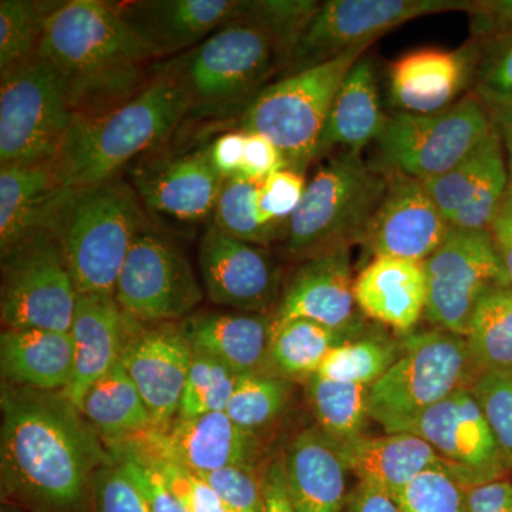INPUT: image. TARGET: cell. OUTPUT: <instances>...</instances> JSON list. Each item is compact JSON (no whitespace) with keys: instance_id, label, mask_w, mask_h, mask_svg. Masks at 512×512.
<instances>
[{"instance_id":"obj_1","label":"cell","mask_w":512,"mask_h":512,"mask_svg":"<svg viewBox=\"0 0 512 512\" xmlns=\"http://www.w3.org/2000/svg\"><path fill=\"white\" fill-rule=\"evenodd\" d=\"M2 487L37 512H79L110 450L62 393L2 384Z\"/></svg>"},{"instance_id":"obj_46","label":"cell","mask_w":512,"mask_h":512,"mask_svg":"<svg viewBox=\"0 0 512 512\" xmlns=\"http://www.w3.org/2000/svg\"><path fill=\"white\" fill-rule=\"evenodd\" d=\"M305 188L303 175L292 170L278 171L261 181L258 210L262 224L284 238L286 222L298 210Z\"/></svg>"},{"instance_id":"obj_32","label":"cell","mask_w":512,"mask_h":512,"mask_svg":"<svg viewBox=\"0 0 512 512\" xmlns=\"http://www.w3.org/2000/svg\"><path fill=\"white\" fill-rule=\"evenodd\" d=\"M60 191L53 163L0 167V252L46 229Z\"/></svg>"},{"instance_id":"obj_21","label":"cell","mask_w":512,"mask_h":512,"mask_svg":"<svg viewBox=\"0 0 512 512\" xmlns=\"http://www.w3.org/2000/svg\"><path fill=\"white\" fill-rule=\"evenodd\" d=\"M192 356L190 343L174 323L128 336L120 363L136 384L156 429L165 430L177 419Z\"/></svg>"},{"instance_id":"obj_37","label":"cell","mask_w":512,"mask_h":512,"mask_svg":"<svg viewBox=\"0 0 512 512\" xmlns=\"http://www.w3.org/2000/svg\"><path fill=\"white\" fill-rule=\"evenodd\" d=\"M402 353V340L396 342L382 336L360 335L330 350L316 375L370 387L397 362Z\"/></svg>"},{"instance_id":"obj_39","label":"cell","mask_w":512,"mask_h":512,"mask_svg":"<svg viewBox=\"0 0 512 512\" xmlns=\"http://www.w3.org/2000/svg\"><path fill=\"white\" fill-rule=\"evenodd\" d=\"M259 184L241 175L224 180L212 212V225L228 237L266 247L281 235L265 227L259 218Z\"/></svg>"},{"instance_id":"obj_55","label":"cell","mask_w":512,"mask_h":512,"mask_svg":"<svg viewBox=\"0 0 512 512\" xmlns=\"http://www.w3.org/2000/svg\"><path fill=\"white\" fill-rule=\"evenodd\" d=\"M488 229H490L498 255L510 276L512 286V180H510L504 200L495 212Z\"/></svg>"},{"instance_id":"obj_29","label":"cell","mask_w":512,"mask_h":512,"mask_svg":"<svg viewBox=\"0 0 512 512\" xmlns=\"http://www.w3.org/2000/svg\"><path fill=\"white\" fill-rule=\"evenodd\" d=\"M353 291L363 315L402 333L410 332L426 312L423 262L375 256L357 275Z\"/></svg>"},{"instance_id":"obj_58","label":"cell","mask_w":512,"mask_h":512,"mask_svg":"<svg viewBox=\"0 0 512 512\" xmlns=\"http://www.w3.org/2000/svg\"><path fill=\"white\" fill-rule=\"evenodd\" d=\"M505 512H512V511H505Z\"/></svg>"},{"instance_id":"obj_44","label":"cell","mask_w":512,"mask_h":512,"mask_svg":"<svg viewBox=\"0 0 512 512\" xmlns=\"http://www.w3.org/2000/svg\"><path fill=\"white\" fill-rule=\"evenodd\" d=\"M111 456L143 495L150 512H188L170 485L133 444L128 441L111 444Z\"/></svg>"},{"instance_id":"obj_16","label":"cell","mask_w":512,"mask_h":512,"mask_svg":"<svg viewBox=\"0 0 512 512\" xmlns=\"http://www.w3.org/2000/svg\"><path fill=\"white\" fill-rule=\"evenodd\" d=\"M384 173L386 191L362 245L375 256L424 262L440 247L450 224L421 181L396 171Z\"/></svg>"},{"instance_id":"obj_48","label":"cell","mask_w":512,"mask_h":512,"mask_svg":"<svg viewBox=\"0 0 512 512\" xmlns=\"http://www.w3.org/2000/svg\"><path fill=\"white\" fill-rule=\"evenodd\" d=\"M229 512H261L262 474L256 467L232 466L202 476Z\"/></svg>"},{"instance_id":"obj_23","label":"cell","mask_w":512,"mask_h":512,"mask_svg":"<svg viewBox=\"0 0 512 512\" xmlns=\"http://www.w3.org/2000/svg\"><path fill=\"white\" fill-rule=\"evenodd\" d=\"M130 320L114 295L77 296L70 329L74 345L73 379L62 394L80 412L90 387L120 362L131 333Z\"/></svg>"},{"instance_id":"obj_12","label":"cell","mask_w":512,"mask_h":512,"mask_svg":"<svg viewBox=\"0 0 512 512\" xmlns=\"http://www.w3.org/2000/svg\"><path fill=\"white\" fill-rule=\"evenodd\" d=\"M426 316L436 329L466 338L478 303L497 289L512 288L490 229L451 227L439 248L423 262Z\"/></svg>"},{"instance_id":"obj_30","label":"cell","mask_w":512,"mask_h":512,"mask_svg":"<svg viewBox=\"0 0 512 512\" xmlns=\"http://www.w3.org/2000/svg\"><path fill=\"white\" fill-rule=\"evenodd\" d=\"M0 370L3 383L63 393L73 379L72 335L57 330L3 329Z\"/></svg>"},{"instance_id":"obj_6","label":"cell","mask_w":512,"mask_h":512,"mask_svg":"<svg viewBox=\"0 0 512 512\" xmlns=\"http://www.w3.org/2000/svg\"><path fill=\"white\" fill-rule=\"evenodd\" d=\"M386 187V173L376 164L357 154H335L306 184L298 210L286 222V258L305 262L362 244Z\"/></svg>"},{"instance_id":"obj_42","label":"cell","mask_w":512,"mask_h":512,"mask_svg":"<svg viewBox=\"0 0 512 512\" xmlns=\"http://www.w3.org/2000/svg\"><path fill=\"white\" fill-rule=\"evenodd\" d=\"M467 490L440 463L414 477L394 500L402 512H466Z\"/></svg>"},{"instance_id":"obj_54","label":"cell","mask_w":512,"mask_h":512,"mask_svg":"<svg viewBox=\"0 0 512 512\" xmlns=\"http://www.w3.org/2000/svg\"><path fill=\"white\" fill-rule=\"evenodd\" d=\"M512 511L511 481L495 480L468 488L466 512Z\"/></svg>"},{"instance_id":"obj_51","label":"cell","mask_w":512,"mask_h":512,"mask_svg":"<svg viewBox=\"0 0 512 512\" xmlns=\"http://www.w3.org/2000/svg\"><path fill=\"white\" fill-rule=\"evenodd\" d=\"M245 134H247V140H245L244 158H242L241 173H239L241 177L261 183L269 175L286 170L285 158L272 141L261 134Z\"/></svg>"},{"instance_id":"obj_45","label":"cell","mask_w":512,"mask_h":512,"mask_svg":"<svg viewBox=\"0 0 512 512\" xmlns=\"http://www.w3.org/2000/svg\"><path fill=\"white\" fill-rule=\"evenodd\" d=\"M470 389L512 466V372L481 373Z\"/></svg>"},{"instance_id":"obj_31","label":"cell","mask_w":512,"mask_h":512,"mask_svg":"<svg viewBox=\"0 0 512 512\" xmlns=\"http://www.w3.org/2000/svg\"><path fill=\"white\" fill-rule=\"evenodd\" d=\"M348 473L396 497L414 477L443 463L427 441L412 433L359 436L335 443Z\"/></svg>"},{"instance_id":"obj_17","label":"cell","mask_w":512,"mask_h":512,"mask_svg":"<svg viewBox=\"0 0 512 512\" xmlns=\"http://www.w3.org/2000/svg\"><path fill=\"white\" fill-rule=\"evenodd\" d=\"M202 282L212 302L265 313L279 298V271L264 247L228 237L210 225L198 249Z\"/></svg>"},{"instance_id":"obj_34","label":"cell","mask_w":512,"mask_h":512,"mask_svg":"<svg viewBox=\"0 0 512 512\" xmlns=\"http://www.w3.org/2000/svg\"><path fill=\"white\" fill-rule=\"evenodd\" d=\"M360 335L328 328L309 319H292L276 325L269 348V373L291 382H308L318 373L330 350Z\"/></svg>"},{"instance_id":"obj_28","label":"cell","mask_w":512,"mask_h":512,"mask_svg":"<svg viewBox=\"0 0 512 512\" xmlns=\"http://www.w3.org/2000/svg\"><path fill=\"white\" fill-rule=\"evenodd\" d=\"M386 119L380 104L376 63L365 53L340 84L320 136L316 160L335 151L362 156V151L379 137Z\"/></svg>"},{"instance_id":"obj_13","label":"cell","mask_w":512,"mask_h":512,"mask_svg":"<svg viewBox=\"0 0 512 512\" xmlns=\"http://www.w3.org/2000/svg\"><path fill=\"white\" fill-rule=\"evenodd\" d=\"M467 0H328L296 43L284 77L336 59L353 47L375 43L421 16L468 12Z\"/></svg>"},{"instance_id":"obj_2","label":"cell","mask_w":512,"mask_h":512,"mask_svg":"<svg viewBox=\"0 0 512 512\" xmlns=\"http://www.w3.org/2000/svg\"><path fill=\"white\" fill-rule=\"evenodd\" d=\"M37 56L64 74L76 114L106 110L133 96L144 66L156 59L116 6L100 0L59 2Z\"/></svg>"},{"instance_id":"obj_50","label":"cell","mask_w":512,"mask_h":512,"mask_svg":"<svg viewBox=\"0 0 512 512\" xmlns=\"http://www.w3.org/2000/svg\"><path fill=\"white\" fill-rule=\"evenodd\" d=\"M471 39L483 46L512 37V0H476L470 9Z\"/></svg>"},{"instance_id":"obj_4","label":"cell","mask_w":512,"mask_h":512,"mask_svg":"<svg viewBox=\"0 0 512 512\" xmlns=\"http://www.w3.org/2000/svg\"><path fill=\"white\" fill-rule=\"evenodd\" d=\"M147 227L137 192L117 177L60 191L46 229L59 241L77 293L114 295L128 252Z\"/></svg>"},{"instance_id":"obj_38","label":"cell","mask_w":512,"mask_h":512,"mask_svg":"<svg viewBox=\"0 0 512 512\" xmlns=\"http://www.w3.org/2000/svg\"><path fill=\"white\" fill-rule=\"evenodd\" d=\"M59 2H0V73L39 55L47 19Z\"/></svg>"},{"instance_id":"obj_49","label":"cell","mask_w":512,"mask_h":512,"mask_svg":"<svg viewBox=\"0 0 512 512\" xmlns=\"http://www.w3.org/2000/svg\"><path fill=\"white\" fill-rule=\"evenodd\" d=\"M92 500L96 512H150L143 495L114 458L94 476Z\"/></svg>"},{"instance_id":"obj_5","label":"cell","mask_w":512,"mask_h":512,"mask_svg":"<svg viewBox=\"0 0 512 512\" xmlns=\"http://www.w3.org/2000/svg\"><path fill=\"white\" fill-rule=\"evenodd\" d=\"M284 47L258 20L244 16L175 57L160 70L174 77L190 101L188 116L214 119L242 113L269 77L284 72Z\"/></svg>"},{"instance_id":"obj_59","label":"cell","mask_w":512,"mask_h":512,"mask_svg":"<svg viewBox=\"0 0 512 512\" xmlns=\"http://www.w3.org/2000/svg\"><path fill=\"white\" fill-rule=\"evenodd\" d=\"M511 180H512V178H511Z\"/></svg>"},{"instance_id":"obj_57","label":"cell","mask_w":512,"mask_h":512,"mask_svg":"<svg viewBox=\"0 0 512 512\" xmlns=\"http://www.w3.org/2000/svg\"><path fill=\"white\" fill-rule=\"evenodd\" d=\"M494 126L503 138L505 154H507L508 168L512 178V109L490 111Z\"/></svg>"},{"instance_id":"obj_9","label":"cell","mask_w":512,"mask_h":512,"mask_svg":"<svg viewBox=\"0 0 512 512\" xmlns=\"http://www.w3.org/2000/svg\"><path fill=\"white\" fill-rule=\"evenodd\" d=\"M74 116L76 109L69 82L45 57H33L2 73V167L53 163Z\"/></svg>"},{"instance_id":"obj_14","label":"cell","mask_w":512,"mask_h":512,"mask_svg":"<svg viewBox=\"0 0 512 512\" xmlns=\"http://www.w3.org/2000/svg\"><path fill=\"white\" fill-rule=\"evenodd\" d=\"M114 296L128 318L154 325L184 320L202 301L187 259L150 225L128 252Z\"/></svg>"},{"instance_id":"obj_35","label":"cell","mask_w":512,"mask_h":512,"mask_svg":"<svg viewBox=\"0 0 512 512\" xmlns=\"http://www.w3.org/2000/svg\"><path fill=\"white\" fill-rule=\"evenodd\" d=\"M466 340L477 375L512 372V288L497 289L481 299Z\"/></svg>"},{"instance_id":"obj_8","label":"cell","mask_w":512,"mask_h":512,"mask_svg":"<svg viewBox=\"0 0 512 512\" xmlns=\"http://www.w3.org/2000/svg\"><path fill=\"white\" fill-rule=\"evenodd\" d=\"M402 345V356L369 389V417L386 434L407 433L421 414L478 376L464 336L424 330Z\"/></svg>"},{"instance_id":"obj_47","label":"cell","mask_w":512,"mask_h":512,"mask_svg":"<svg viewBox=\"0 0 512 512\" xmlns=\"http://www.w3.org/2000/svg\"><path fill=\"white\" fill-rule=\"evenodd\" d=\"M484 47H491V52L484 50L474 83V94L483 101L488 111L511 110L512 37Z\"/></svg>"},{"instance_id":"obj_15","label":"cell","mask_w":512,"mask_h":512,"mask_svg":"<svg viewBox=\"0 0 512 512\" xmlns=\"http://www.w3.org/2000/svg\"><path fill=\"white\" fill-rule=\"evenodd\" d=\"M407 433L427 441L467 488L501 480L510 467L470 387L434 404Z\"/></svg>"},{"instance_id":"obj_26","label":"cell","mask_w":512,"mask_h":512,"mask_svg":"<svg viewBox=\"0 0 512 512\" xmlns=\"http://www.w3.org/2000/svg\"><path fill=\"white\" fill-rule=\"evenodd\" d=\"M157 434L171 457L201 477L232 466L255 467L259 457L256 434L235 424L227 412L175 419Z\"/></svg>"},{"instance_id":"obj_40","label":"cell","mask_w":512,"mask_h":512,"mask_svg":"<svg viewBox=\"0 0 512 512\" xmlns=\"http://www.w3.org/2000/svg\"><path fill=\"white\" fill-rule=\"evenodd\" d=\"M291 390V380L271 373L239 376L225 412L239 427L256 434L281 416Z\"/></svg>"},{"instance_id":"obj_52","label":"cell","mask_w":512,"mask_h":512,"mask_svg":"<svg viewBox=\"0 0 512 512\" xmlns=\"http://www.w3.org/2000/svg\"><path fill=\"white\" fill-rule=\"evenodd\" d=\"M245 140L247 134L244 131H229L212 141L211 146L207 148L210 163L222 180L237 177L241 173Z\"/></svg>"},{"instance_id":"obj_10","label":"cell","mask_w":512,"mask_h":512,"mask_svg":"<svg viewBox=\"0 0 512 512\" xmlns=\"http://www.w3.org/2000/svg\"><path fill=\"white\" fill-rule=\"evenodd\" d=\"M494 127L490 111L474 93L436 113L394 111L375 141L376 165L419 181L431 180L466 158Z\"/></svg>"},{"instance_id":"obj_11","label":"cell","mask_w":512,"mask_h":512,"mask_svg":"<svg viewBox=\"0 0 512 512\" xmlns=\"http://www.w3.org/2000/svg\"><path fill=\"white\" fill-rule=\"evenodd\" d=\"M77 296L62 248L49 229H39L2 252L3 328L70 332Z\"/></svg>"},{"instance_id":"obj_36","label":"cell","mask_w":512,"mask_h":512,"mask_svg":"<svg viewBox=\"0 0 512 512\" xmlns=\"http://www.w3.org/2000/svg\"><path fill=\"white\" fill-rule=\"evenodd\" d=\"M369 389L363 384L336 382L318 375L308 380V400L318 427L333 443L365 434Z\"/></svg>"},{"instance_id":"obj_41","label":"cell","mask_w":512,"mask_h":512,"mask_svg":"<svg viewBox=\"0 0 512 512\" xmlns=\"http://www.w3.org/2000/svg\"><path fill=\"white\" fill-rule=\"evenodd\" d=\"M238 375L214 357L194 353L177 419L225 412L237 386Z\"/></svg>"},{"instance_id":"obj_24","label":"cell","mask_w":512,"mask_h":512,"mask_svg":"<svg viewBox=\"0 0 512 512\" xmlns=\"http://www.w3.org/2000/svg\"><path fill=\"white\" fill-rule=\"evenodd\" d=\"M222 183L207 150L156 161L134 173V185L144 204L180 222H197L211 215Z\"/></svg>"},{"instance_id":"obj_18","label":"cell","mask_w":512,"mask_h":512,"mask_svg":"<svg viewBox=\"0 0 512 512\" xmlns=\"http://www.w3.org/2000/svg\"><path fill=\"white\" fill-rule=\"evenodd\" d=\"M511 175L497 128L447 173L421 181L451 227L488 229Z\"/></svg>"},{"instance_id":"obj_20","label":"cell","mask_w":512,"mask_h":512,"mask_svg":"<svg viewBox=\"0 0 512 512\" xmlns=\"http://www.w3.org/2000/svg\"><path fill=\"white\" fill-rule=\"evenodd\" d=\"M350 248H339L302 262L279 298L274 326L292 319H309L343 332L363 333V313L357 306Z\"/></svg>"},{"instance_id":"obj_56","label":"cell","mask_w":512,"mask_h":512,"mask_svg":"<svg viewBox=\"0 0 512 512\" xmlns=\"http://www.w3.org/2000/svg\"><path fill=\"white\" fill-rule=\"evenodd\" d=\"M345 512H402L392 494L369 483H359L349 494Z\"/></svg>"},{"instance_id":"obj_53","label":"cell","mask_w":512,"mask_h":512,"mask_svg":"<svg viewBox=\"0 0 512 512\" xmlns=\"http://www.w3.org/2000/svg\"><path fill=\"white\" fill-rule=\"evenodd\" d=\"M261 512H296L289 497L282 454L274 458L262 473Z\"/></svg>"},{"instance_id":"obj_27","label":"cell","mask_w":512,"mask_h":512,"mask_svg":"<svg viewBox=\"0 0 512 512\" xmlns=\"http://www.w3.org/2000/svg\"><path fill=\"white\" fill-rule=\"evenodd\" d=\"M286 484L296 512H345L346 470L338 448L319 427L293 437L284 453Z\"/></svg>"},{"instance_id":"obj_25","label":"cell","mask_w":512,"mask_h":512,"mask_svg":"<svg viewBox=\"0 0 512 512\" xmlns=\"http://www.w3.org/2000/svg\"><path fill=\"white\" fill-rule=\"evenodd\" d=\"M192 352L220 360L235 375L269 373L274 316L266 313H195L178 323Z\"/></svg>"},{"instance_id":"obj_33","label":"cell","mask_w":512,"mask_h":512,"mask_svg":"<svg viewBox=\"0 0 512 512\" xmlns=\"http://www.w3.org/2000/svg\"><path fill=\"white\" fill-rule=\"evenodd\" d=\"M82 413L109 446L156 429L143 397L120 362L90 387Z\"/></svg>"},{"instance_id":"obj_7","label":"cell","mask_w":512,"mask_h":512,"mask_svg":"<svg viewBox=\"0 0 512 512\" xmlns=\"http://www.w3.org/2000/svg\"><path fill=\"white\" fill-rule=\"evenodd\" d=\"M370 46L353 47L336 59L269 84L242 113L239 130L268 138L284 156L286 170L303 175L316 160L340 84Z\"/></svg>"},{"instance_id":"obj_19","label":"cell","mask_w":512,"mask_h":512,"mask_svg":"<svg viewBox=\"0 0 512 512\" xmlns=\"http://www.w3.org/2000/svg\"><path fill=\"white\" fill-rule=\"evenodd\" d=\"M483 53V45L473 39L454 50L424 47L404 53L390 64V103L404 113L448 109L476 83Z\"/></svg>"},{"instance_id":"obj_22","label":"cell","mask_w":512,"mask_h":512,"mask_svg":"<svg viewBox=\"0 0 512 512\" xmlns=\"http://www.w3.org/2000/svg\"><path fill=\"white\" fill-rule=\"evenodd\" d=\"M120 15L156 57L175 55L247 15L242 0H147L117 5Z\"/></svg>"},{"instance_id":"obj_3","label":"cell","mask_w":512,"mask_h":512,"mask_svg":"<svg viewBox=\"0 0 512 512\" xmlns=\"http://www.w3.org/2000/svg\"><path fill=\"white\" fill-rule=\"evenodd\" d=\"M190 113L180 83L160 70L133 96L109 109L76 114L56 160L62 190L114 180L134 157L164 141Z\"/></svg>"},{"instance_id":"obj_43","label":"cell","mask_w":512,"mask_h":512,"mask_svg":"<svg viewBox=\"0 0 512 512\" xmlns=\"http://www.w3.org/2000/svg\"><path fill=\"white\" fill-rule=\"evenodd\" d=\"M319 8L320 2L313 0H252L245 16L262 23L279 40L289 60Z\"/></svg>"}]
</instances>
